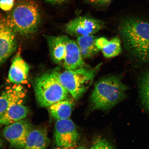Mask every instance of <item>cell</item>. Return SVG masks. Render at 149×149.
Returning <instances> with one entry per match:
<instances>
[{"mask_svg": "<svg viewBox=\"0 0 149 149\" xmlns=\"http://www.w3.org/2000/svg\"><path fill=\"white\" fill-rule=\"evenodd\" d=\"M118 31L125 49L134 62L149 64V20L127 17L121 21Z\"/></svg>", "mask_w": 149, "mask_h": 149, "instance_id": "cell-1", "label": "cell"}, {"mask_svg": "<svg viewBox=\"0 0 149 149\" xmlns=\"http://www.w3.org/2000/svg\"><path fill=\"white\" fill-rule=\"evenodd\" d=\"M128 89L120 76L101 78L95 84L90 98V108L94 110L111 109L126 97Z\"/></svg>", "mask_w": 149, "mask_h": 149, "instance_id": "cell-2", "label": "cell"}, {"mask_svg": "<svg viewBox=\"0 0 149 149\" xmlns=\"http://www.w3.org/2000/svg\"><path fill=\"white\" fill-rule=\"evenodd\" d=\"M5 20L7 25L15 33L23 36L34 34L41 20L37 0H17Z\"/></svg>", "mask_w": 149, "mask_h": 149, "instance_id": "cell-3", "label": "cell"}, {"mask_svg": "<svg viewBox=\"0 0 149 149\" xmlns=\"http://www.w3.org/2000/svg\"><path fill=\"white\" fill-rule=\"evenodd\" d=\"M102 64L94 68L87 66L60 72L55 70L59 82L74 100L77 101L88 90L100 70Z\"/></svg>", "mask_w": 149, "mask_h": 149, "instance_id": "cell-4", "label": "cell"}, {"mask_svg": "<svg viewBox=\"0 0 149 149\" xmlns=\"http://www.w3.org/2000/svg\"><path fill=\"white\" fill-rule=\"evenodd\" d=\"M34 89L37 101L43 107H49L56 102L70 98L71 96L59 82L55 70L36 78Z\"/></svg>", "mask_w": 149, "mask_h": 149, "instance_id": "cell-5", "label": "cell"}, {"mask_svg": "<svg viewBox=\"0 0 149 149\" xmlns=\"http://www.w3.org/2000/svg\"><path fill=\"white\" fill-rule=\"evenodd\" d=\"M54 136L56 146L62 148H75L80 139L75 125L70 118L56 120Z\"/></svg>", "mask_w": 149, "mask_h": 149, "instance_id": "cell-6", "label": "cell"}, {"mask_svg": "<svg viewBox=\"0 0 149 149\" xmlns=\"http://www.w3.org/2000/svg\"><path fill=\"white\" fill-rule=\"evenodd\" d=\"M104 23L101 20L90 17L79 16L71 20L65 26L68 35L77 37L94 35L101 30Z\"/></svg>", "mask_w": 149, "mask_h": 149, "instance_id": "cell-7", "label": "cell"}, {"mask_svg": "<svg viewBox=\"0 0 149 149\" xmlns=\"http://www.w3.org/2000/svg\"><path fill=\"white\" fill-rule=\"evenodd\" d=\"M31 127L27 121L23 120L6 125L3 130V136L15 148H25L26 141Z\"/></svg>", "mask_w": 149, "mask_h": 149, "instance_id": "cell-8", "label": "cell"}, {"mask_svg": "<svg viewBox=\"0 0 149 149\" xmlns=\"http://www.w3.org/2000/svg\"><path fill=\"white\" fill-rule=\"evenodd\" d=\"M15 34L3 18L0 31V66L15 51L17 46Z\"/></svg>", "mask_w": 149, "mask_h": 149, "instance_id": "cell-9", "label": "cell"}, {"mask_svg": "<svg viewBox=\"0 0 149 149\" xmlns=\"http://www.w3.org/2000/svg\"><path fill=\"white\" fill-rule=\"evenodd\" d=\"M62 66L66 70H73L86 67L77 43L68 37L66 42V53Z\"/></svg>", "mask_w": 149, "mask_h": 149, "instance_id": "cell-10", "label": "cell"}, {"mask_svg": "<svg viewBox=\"0 0 149 149\" xmlns=\"http://www.w3.org/2000/svg\"><path fill=\"white\" fill-rule=\"evenodd\" d=\"M30 66L18 53L13 59L9 71L8 79L13 83H22L27 78Z\"/></svg>", "mask_w": 149, "mask_h": 149, "instance_id": "cell-11", "label": "cell"}, {"mask_svg": "<svg viewBox=\"0 0 149 149\" xmlns=\"http://www.w3.org/2000/svg\"><path fill=\"white\" fill-rule=\"evenodd\" d=\"M68 36H46L50 56L56 64L63 65L66 53V42Z\"/></svg>", "mask_w": 149, "mask_h": 149, "instance_id": "cell-12", "label": "cell"}, {"mask_svg": "<svg viewBox=\"0 0 149 149\" xmlns=\"http://www.w3.org/2000/svg\"><path fill=\"white\" fill-rule=\"evenodd\" d=\"M25 94L20 86L9 88L3 92L0 96V115L13 105L20 103Z\"/></svg>", "mask_w": 149, "mask_h": 149, "instance_id": "cell-13", "label": "cell"}, {"mask_svg": "<svg viewBox=\"0 0 149 149\" xmlns=\"http://www.w3.org/2000/svg\"><path fill=\"white\" fill-rule=\"evenodd\" d=\"M47 133L42 128L31 130L28 134L24 149H42L50 144Z\"/></svg>", "mask_w": 149, "mask_h": 149, "instance_id": "cell-14", "label": "cell"}, {"mask_svg": "<svg viewBox=\"0 0 149 149\" xmlns=\"http://www.w3.org/2000/svg\"><path fill=\"white\" fill-rule=\"evenodd\" d=\"M29 112L26 106L20 103L15 104L0 115V121L2 125L6 126L23 120L27 117Z\"/></svg>", "mask_w": 149, "mask_h": 149, "instance_id": "cell-15", "label": "cell"}, {"mask_svg": "<svg viewBox=\"0 0 149 149\" xmlns=\"http://www.w3.org/2000/svg\"><path fill=\"white\" fill-rule=\"evenodd\" d=\"M97 38L94 35L77 37L76 42L84 59L91 58L100 51L96 45Z\"/></svg>", "mask_w": 149, "mask_h": 149, "instance_id": "cell-16", "label": "cell"}, {"mask_svg": "<svg viewBox=\"0 0 149 149\" xmlns=\"http://www.w3.org/2000/svg\"><path fill=\"white\" fill-rule=\"evenodd\" d=\"M74 102L70 98L56 102L48 107L51 116L56 120L70 118L74 107Z\"/></svg>", "mask_w": 149, "mask_h": 149, "instance_id": "cell-17", "label": "cell"}, {"mask_svg": "<svg viewBox=\"0 0 149 149\" xmlns=\"http://www.w3.org/2000/svg\"><path fill=\"white\" fill-rule=\"evenodd\" d=\"M138 86L141 104L149 116V68L140 74Z\"/></svg>", "mask_w": 149, "mask_h": 149, "instance_id": "cell-18", "label": "cell"}, {"mask_svg": "<svg viewBox=\"0 0 149 149\" xmlns=\"http://www.w3.org/2000/svg\"><path fill=\"white\" fill-rule=\"evenodd\" d=\"M122 42L120 38L118 36L111 39L107 45L101 50L104 57L110 58L120 55L122 51Z\"/></svg>", "mask_w": 149, "mask_h": 149, "instance_id": "cell-19", "label": "cell"}, {"mask_svg": "<svg viewBox=\"0 0 149 149\" xmlns=\"http://www.w3.org/2000/svg\"><path fill=\"white\" fill-rule=\"evenodd\" d=\"M113 145L107 139L97 137L93 140L91 145V149H113Z\"/></svg>", "mask_w": 149, "mask_h": 149, "instance_id": "cell-20", "label": "cell"}, {"mask_svg": "<svg viewBox=\"0 0 149 149\" xmlns=\"http://www.w3.org/2000/svg\"><path fill=\"white\" fill-rule=\"evenodd\" d=\"M15 0H0V8L4 11H10L13 8Z\"/></svg>", "mask_w": 149, "mask_h": 149, "instance_id": "cell-21", "label": "cell"}, {"mask_svg": "<svg viewBox=\"0 0 149 149\" xmlns=\"http://www.w3.org/2000/svg\"><path fill=\"white\" fill-rule=\"evenodd\" d=\"M91 4L97 6L104 7L107 6L110 4L113 0H85Z\"/></svg>", "mask_w": 149, "mask_h": 149, "instance_id": "cell-22", "label": "cell"}, {"mask_svg": "<svg viewBox=\"0 0 149 149\" xmlns=\"http://www.w3.org/2000/svg\"><path fill=\"white\" fill-rule=\"evenodd\" d=\"M109 41L107 38L104 37L97 38L96 40V45L99 49L101 50L107 45Z\"/></svg>", "mask_w": 149, "mask_h": 149, "instance_id": "cell-23", "label": "cell"}, {"mask_svg": "<svg viewBox=\"0 0 149 149\" xmlns=\"http://www.w3.org/2000/svg\"><path fill=\"white\" fill-rule=\"evenodd\" d=\"M47 3L54 5H61L66 3L70 0H45Z\"/></svg>", "mask_w": 149, "mask_h": 149, "instance_id": "cell-24", "label": "cell"}, {"mask_svg": "<svg viewBox=\"0 0 149 149\" xmlns=\"http://www.w3.org/2000/svg\"><path fill=\"white\" fill-rule=\"evenodd\" d=\"M3 18L0 16V31H1L2 24Z\"/></svg>", "mask_w": 149, "mask_h": 149, "instance_id": "cell-25", "label": "cell"}, {"mask_svg": "<svg viewBox=\"0 0 149 149\" xmlns=\"http://www.w3.org/2000/svg\"><path fill=\"white\" fill-rule=\"evenodd\" d=\"M3 146V143L2 141L0 139V148H2Z\"/></svg>", "mask_w": 149, "mask_h": 149, "instance_id": "cell-26", "label": "cell"}, {"mask_svg": "<svg viewBox=\"0 0 149 149\" xmlns=\"http://www.w3.org/2000/svg\"><path fill=\"white\" fill-rule=\"evenodd\" d=\"M2 125V124H1V121H0V127H1Z\"/></svg>", "mask_w": 149, "mask_h": 149, "instance_id": "cell-27", "label": "cell"}]
</instances>
